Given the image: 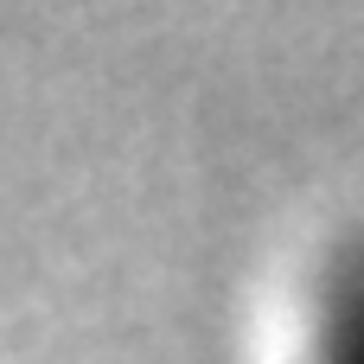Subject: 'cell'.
Instances as JSON below:
<instances>
[{"label": "cell", "instance_id": "1", "mask_svg": "<svg viewBox=\"0 0 364 364\" xmlns=\"http://www.w3.org/2000/svg\"><path fill=\"white\" fill-rule=\"evenodd\" d=\"M301 364H364V237L339 243L314 275Z\"/></svg>", "mask_w": 364, "mask_h": 364}]
</instances>
